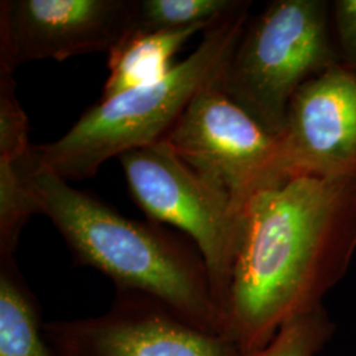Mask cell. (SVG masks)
<instances>
[{
    "mask_svg": "<svg viewBox=\"0 0 356 356\" xmlns=\"http://www.w3.org/2000/svg\"><path fill=\"white\" fill-rule=\"evenodd\" d=\"M13 256H0V356H57Z\"/></svg>",
    "mask_w": 356,
    "mask_h": 356,
    "instance_id": "8fae6325",
    "label": "cell"
},
{
    "mask_svg": "<svg viewBox=\"0 0 356 356\" xmlns=\"http://www.w3.org/2000/svg\"><path fill=\"white\" fill-rule=\"evenodd\" d=\"M16 165L36 213L51 219L78 266L102 272L118 292L147 296L191 325L226 335L204 257L189 238L116 213L36 164L31 151Z\"/></svg>",
    "mask_w": 356,
    "mask_h": 356,
    "instance_id": "7a4b0ae2",
    "label": "cell"
},
{
    "mask_svg": "<svg viewBox=\"0 0 356 356\" xmlns=\"http://www.w3.org/2000/svg\"><path fill=\"white\" fill-rule=\"evenodd\" d=\"M241 0H135L129 32L178 31L209 26Z\"/></svg>",
    "mask_w": 356,
    "mask_h": 356,
    "instance_id": "7c38bea8",
    "label": "cell"
},
{
    "mask_svg": "<svg viewBox=\"0 0 356 356\" xmlns=\"http://www.w3.org/2000/svg\"><path fill=\"white\" fill-rule=\"evenodd\" d=\"M356 251V169L300 176L243 206L225 332L241 353L260 348L293 319L322 309Z\"/></svg>",
    "mask_w": 356,
    "mask_h": 356,
    "instance_id": "6da1fadb",
    "label": "cell"
},
{
    "mask_svg": "<svg viewBox=\"0 0 356 356\" xmlns=\"http://www.w3.org/2000/svg\"><path fill=\"white\" fill-rule=\"evenodd\" d=\"M241 0L204 29L197 49L160 81L88 108L58 140L32 145L33 161L65 181L92 177L104 161L165 138L201 90L214 85L250 20Z\"/></svg>",
    "mask_w": 356,
    "mask_h": 356,
    "instance_id": "3957f363",
    "label": "cell"
},
{
    "mask_svg": "<svg viewBox=\"0 0 356 356\" xmlns=\"http://www.w3.org/2000/svg\"><path fill=\"white\" fill-rule=\"evenodd\" d=\"M118 159L141 211L153 223L182 231L202 254L223 318L242 213L164 141L129 149Z\"/></svg>",
    "mask_w": 356,
    "mask_h": 356,
    "instance_id": "5b68a950",
    "label": "cell"
},
{
    "mask_svg": "<svg viewBox=\"0 0 356 356\" xmlns=\"http://www.w3.org/2000/svg\"><path fill=\"white\" fill-rule=\"evenodd\" d=\"M331 334L323 307L284 325L266 346L236 356H316Z\"/></svg>",
    "mask_w": 356,
    "mask_h": 356,
    "instance_id": "5bb4252c",
    "label": "cell"
},
{
    "mask_svg": "<svg viewBox=\"0 0 356 356\" xmlns=\"http://www.w3.org/2000/svg\"><path fill=\"white\" fill-rule=\"evenodd\" d=\"M135 0H3L0 66L110 51L131 31Z\"/></svg>",
    "mask_w": 356,
    "mask_h": 356,
    "instance_id": "ba28073f",
    "label": "cell"
},
{
    "mask_svg": "<svg viewBox=\"0 0 356 356\" xmlns=\"http://www.w3.org/2000/svg\"><path fill=\"white\" fill-rule=\"evenodd\" d=\"M209 26L163 32H128L108 51V76L99 101L164 78L176 66L172 61L184 44Z\"/></svg>",
    "mask_w": 356,
    "mask_h": 356,
    "instance_id": "30bf717a",
    "label": "cell"
},
{
    "mask_svg": "<svg viewBox=\"0 0 356 356\" xmlns=\"http://www.w3.org/2000/svg\"><path fill=\"white\" fill-rule=\"evenodd\" d=\"M13 72L0 66V161H16L31 151L28 119L16 97Z\"/></svg>",
    "mask_w": 356,
    "mask_h": 356,
    "instance_id": "9a60e30c",
    "label": "cell"
},
{
    "mask_svg": "<svg viewBox=\"0 0 356 356\" xmlns=\"http://www.w3.org/2000/svg\"><path fill=\"white\" fill-rule=\"evenodd\" d=\"M332 11L339 61L356 73V0H337Z\"/></svg>",
    "mask_w": 356,
    "mask_h": 356,
    "instance_id": "2e32d148",
    "label": "cell"
},
{
    "mask_svg": "<svg viewBox=\"0 0 356 356\" xmlns=\"http://www.w3.org/2000/svg\"><path fill=\"white\" fill-rule=\"evenodd\" d=\"M33 200L15 161H0V256H13L31 216Z\"/></svg>",
    "mask_w": 356,
    "mask_h": 356,
    "instance_id": "4fadbf2b",
    "label": "cell"
},
{
    "mask_svg": "<svg viewBox=\"0 0 356 356\" xmlns=\"http://www.w3.org/2000/svg\"><path fill=\"white\" fill-rule=\"evenodd\" d=\"M57 356H236L226 335L202 330L138 293L118 292L102 316L44 322Z\"/></svg>",
    "mask_w": 356,
    "mask_h": 356,
    "instance_id": "52a82bcc",
    "label": "cell"
},
{
    "mask_svg": "<svg viewBox=\"0 0 356 356\" xmlns=\"http://www.w3.org/2000/svg\"><path fill=\"white\" fill-rule=\"evenodd\" d=\"M242 213L257 191L285 182L280 139L216 88L201 90L163 139Z\"/></svg>",
    "mask_w": 356,
    "mask_h": 356,
    "instance_id": "8992f818",
    "label": "cell"
},
{
    "mask_svg": "<svg viewBox=\"0 0 356 356\" xmlns=\"http://www.w3.org/2000/svg\"><path fill=\"white\" fill-rule=\"evenodd\" d=\"M280 139L284 181L356 169V73L332 65L293 95Z\"/></svg>",
    "mask_w": 356,
    "mask_h": 356,
    "instance_id": "9c48e42d",
    "label": "cell"
},
{
    "mask_svg": "<svg viewBox=\"0 0 356 356\" xmlns=\"http://www.w3.org/2000/svg\"><path fill=\"white\" fill-rule=\"evenodd\" d=\"M322 0H273L248 20L216 88L280 136L293 95L341 63Z\"/></svg>",
    "mask_w": 356,
    "mask_h": 356,
    "instance_id": "277c9868",
    "label": "cell"
}]
</instances>
